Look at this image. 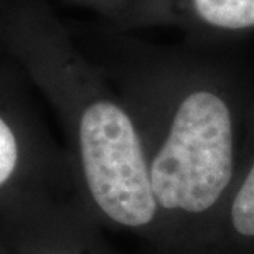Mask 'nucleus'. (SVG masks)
<instances>
[{"mask_svg":"<svg viewBox=\"0 0 254 254\" xmlns=\"http://www.w3.org/2000/svg\"><path fill=\"white\" fill-rule=\"evenodd\" d=\"M254 81L230 45L145 52L127 79L159 215L157 254H205L235 184Z\"/></svg>","mask_w":254,"mask_h":254,"instance_id":"nucleus-1","label":"nucleus"},{"mask_svg":"<svg viewBox=\"0 0 254 254\" xmlns=\"http://www.w3.org/2000/svg\"><path fill=\"white\" fill-rule=\"evenodd\" d=\"M0 254H3V248H2V243H0Z\"/></svg>","mask_w":254,"mask_h":254,"instance_id":"nucleus-6","label":"nucleus"},{"mask_svg":"<svg viewBox=\"0 0 254 254\" xmlns=\"http://www.w3.org/2000/svg\"><path fill=\"white\" fill-rule=\"evenodd\" d=\"M139 15L196 43L230 45L254 30V0H142Z\"/></svg>","mask_w":254,"mask_h":254,"instance_id":"nucleus-4","label":"nucleus"},{"mask_svg":"<svg viewBox=\"0 0 254 254\" xmlns=\"http://www.w3.org/2000/svg\"><path fill=\"white\" fill-rule=\"evenodd\" d=\"M3 254H121L78 201H58L0 231Z\"/></svg>","mask_w":254,"mask_h":254,"instance_id":"nucleus-3","label":"nucleus"},{"mask_svg":"<svg viewBox=\"0 0 254 254\" xmlns=\"http://www.w3.org/2000/svg\"><path fill=\"white\" fill-rule=\"evenodd\" d=\"M205 254H254V98L240 169Z\"/></svg>","mask_w":254,"mask_h":254,"instance_id":"nucleus-5","label":"nucleus"},{"mask_svg":"<svg viewBox=\"0 0 254 254\" xmlns=\"http://www.w3.org/2000/svg\"><path fill=\"white\" fill-rule=\"evenodd\" d=\"M66 200L78 201L68 162L28 154L13 126L0 114V231L40 208Z\"/></svg>","mask_w":254,"mask_h":254,"instance_id":"nucleus-2","label":"nucleus"}]
</instances>
